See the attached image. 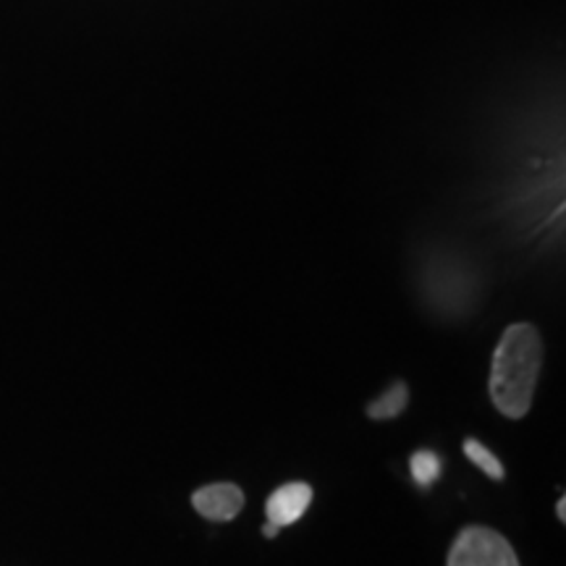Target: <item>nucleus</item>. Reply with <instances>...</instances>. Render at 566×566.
Segmentation results:
<instances>
[{
	"instance_id": "6e6552de",
	"label": "nucleus",
	"mask_w": 566,
	"mask_h": 566,
	"mask_svg": "<svg viewBox=\"0 0 566 566\" xmlns=\"http://www.w3.org/2000/svg\"><path fill=\"white\" fill-rule=\"evenodd\" d=\"M279 530L281 527H275V525H271V522H268V525L263 527V533H265V537H275V535H279Z\"/></svg>"
},
{
	"instance_id": "7ed1b4c3",
	"label": "nucleus",
	"mask_w": 566,
	"mask_h": 566,
	"mask_svg": "<svg viewBox=\"0 0 566 566\" xmlns=\"http://www.w3.org/2000/svg\"><path fill=\"white\" fill-rule=\"evenodd\" d=\"M192 506L212 522H229L242 512L244 493L231 483H216L200 488V491L192 495Z\"/></svg>"
},
{
	"instance_id": "f03ea898",
	"label": "nucleus",
	"mask_w": 566,
	"mask_h": 566,
	"mask_svg": "<svg viewBox=\"0 0 566 566\" xmlns=\"http://www.w3.org/2000/svg\"><path fill=\"white\" fill-rule=\"evenodd\" d=\"M449 566H520L506 537L488 527H467L451 546Z\"/></svg>"
},
{
	"instance_id": "39448f33",
	"label": "nucleus",
	"mask_w": 566,
	"mask_h": 566,
	"mask_svg": "<svg viewBox=\"0 0 566 566\" xmlns=\"http://www.w3.org/2000/svg\"><path fill=\"white\" fill-rule=\"evenodd\" d=\"M409 401V391L405 384H394L388 391L380 396V399H375L370 407H367V415L373 417V420H391V417H399L405 412Z\"/></svg>"
},
{
	"instance_id": "423d86ee",
	"label": "nucleus",
	"mask_w": 566,
	"mask_h": 566,
	"mask_svg": "<svg viewBox=\"0 0 566 566\" xmlns=\"http://www.w3.org/2000/svg\"><path fill=\"white\" fill-rule=\"evenodd\" d=\"M464 454H467V459H470L472 464H478L480 470L485 472V475H491L493 480L504 478V464L499 462V457H495L493 451H488L483 443L475 441V438H467V441H464Z\"/></svg>"
},
{
	"instance_id": "1a4fd4ad",
	"label": "nucleus",
	"mask_w": 566,
	"mask_h": 566,
	"mask_svg": "<svg viewBox=\"0 0 566 566\" xmlns=\"http://www.w3.org/2000/svg\"><path fill=\"white\" fill-rule=\"evenodd\" d=\"M556 512H558V520H566V501L562 499V501H558V506H556Z\"/></svg>"
},
{
	"instance_id": "f257e3e1",
	"label": "nucleus",
	"mask_w": 566,
	"mask_h": 566,
	"mask_svg": "<svg viewBox=\"0 0 566 566\" xmlns=\"http://www.w3.org/2000/svg\"><path fill=\"white\" fill-rule=\"evenodd\" d=\"M541 365L543 342L535 325H509L491 363V399L501 415L520 420L530 412Z\"/></svg>"
},
{
	"instance_id": "0eeeda50",
	"label": "nucleus",
	"mask_w": 566,
	"mask_h": 566,
	"mask_svg": "<svg viewBox=\"0 0 566 566\" xmlns=\"http://www.w3.org/2000/svg\"><path fill=\"white\" fill-rule=\"evenodd\" d=\"M409 470H412V478L417 485L428 488L433 485L438 475H441V459L433 451H417L412 457V462H409Z\"/></svg>"
},
{
	"instance_id": "20e7f679",
	"label": "nucleus",
	"mask_w": 566,
	"mask_h": 566,
	"mask_svg": "<svg viewBox=\"0 0 566 566\" xmlns=\"http://www.w3.org/2000/svg\"><path fill=\"white\" fill-rule=\"evenodd\" d=\"M310 501H313V488L307 483L281 485L279 491L268 499V522L275 527L294 525V522L310 509Z\"/></svg>"
}]
</instances>
